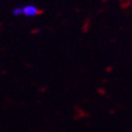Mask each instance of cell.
I'll list each match as a JSON object with an SVG mask.
<instances>
[{
	"label": "cell",
	"mask_w": 132,
	"mask_h": 132,
	"mask_svg": "<svg viewBox=\"0 0 132 132\" xmlns=\"http://www.w3.org/2000/svg\"><path fill=\"white\" fill-rule=\"evenodd\" d=\"M13 14H14V15H21V14H23L22 8H15L14 10H13Z\"/></svg>",
	"instance_id": "cell-2"
},
{
	"label": "cell",
	"mask_w": 132,
	"mask_h": 132,
	"mask_svg": "<svg viewBox=\"0 0 132 132\" xmlns=\"http://www.w3.org/2000/svg\"><path fill=\"white\" fill-rule=\"evenodd\" d=\"M22 10H23V14L27 15V16H36L40 13V11L38 10V8H36L35 5H31V4L26 5L25 8H23Z\"/></svg>",
	"instance_id": "cell-1"
}]
</instances>
